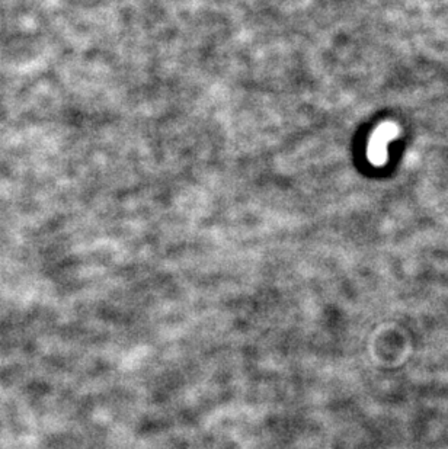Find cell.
I'll return each mask as SVG.
<instances>
[{
  "label": "cell",
  "instance_id": "obj_1",
  "mask_svg": "<svg viewBox=\"0 0 448 449\" xmlns=\"http://www.w3.org/2000/svg\"><path fill=\"white\" fill-rule=\"evenodd\" d=\"M396 134H398V128L393 124H385L376 131L370 146H368V154H370V160L373 163L381 165L386 162L387 146L389 143L396 137Z\"/></svg>",
  "mask_w": 448,
  "mask_h": 449
}]
</instances>
